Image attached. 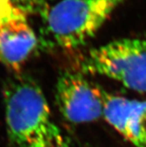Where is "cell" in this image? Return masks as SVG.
<instances>
[{
    "mask_svg": "<svg viewBox=\"0 0 146 147\" xmlns=\"http://www.w3.org/2000/svg\"><path fill=\"white\" fill-rule=\"evenodd\" d=\"M124 1L61 0L46 13V31L50 40L64 49L82 47Z\"/></svg>",
    "mask_w": 146,
    "mask_h": 147,
    "instance_id": "1",
    "label": "cell"
},
{
    "mask_svg": "<svg viewBox=\"0 0 146 147\" xmlns=\"http://www.w3.org/2000/svg\"><path fill=\"white\" fill-rule=\"evenodd\" d=\"M84 73L100 75L146 93V37L125 38L93 49L82 61Z\"/></svg>",
    "mask_w": 146,
    "mask_h": 147,
    "instance_id": "2",
    "label": "cell"
},
{
    "mask_svg": "<svg viewBox=\"0 0 146 147\" xmlns=\"http://www.w3.org/2000/svg\"><path fill=\"white\" fill-rule=\"evenodd\" d=\"M8 138L15 146L27 147L42 128L51 122L46 99L37 83L18 78L5 91Z\"/></svg>",
    "mask_w": 146,
    "mask_h": 147,
    "instance_id": "3",
    "label": "cell"
},
{
    "mask_svg": "<svg viewBox=\"0 0 146 147\" xmlns=\"http://www.w3.org/2000/svg\"><path fill=\"white\" fill-rule=\"evenodd\" d=\"M106 94L79 73H63L56 85L58 109L72 123H89L103 116Z\"/></svg>",
    "mask_w": 146,
    "mask_h": 147,
    "instance_id": "4",
    "label": "cell"
},
{
    "mask_svg": "<svg viewBox=\"0 0 146 147\" xmlns=\"http://www.w3.org/2000/svg\"><path fill=\"white\" fill-rule=\"evenodd\" d=\"M37 43L27 15L11 5L0 2V62L20 72Z\"/></svg>",
    "mask_w": 146,
    "mask_h": 147,
    "instance_id": "5",
    "label": "cell"
},
{
    "mask_svg": "<svg viewBox=\"0 0 146 147\" xmlns=\"http://www.w3.org/2000/svg\"><path fill=\"white\" fill-rule=\"evenodd\" d=\"M103 116L133 146L146 147V101L107 93Z\"/></svg>",
    "mask_w": 146,
    "mask_h": 147,
    "instance_id": "6",
    "label": "cell"
},
{
    "mask_svg": "<svg viewBox=\"0 0 146 147\" xmlns=\"http://www.w3.org/2000/svg\"><path fill=\"white\" fill-rule=\"evenodd\" d=\"M27 147H69L59 128L48 123L36 134Z\"/></svg>",
    "mask_w": 146,
    "mask_h": 147,
    "instance_id": "7",
    "label": "cell"
},
{
    "mask_svg": "<svg viewBox=\"0 0 146 147\" xmlns=\"http://www.w3.org/2000/svg\"><path fill=\"white\" fill-rule=\"evenodd\" d=\"M46 0H0L3 3L9 4L15 8L20 10L27 16L35 13L45 9Z\"/></svg>",
    "mask_w": 146,
    "mask_h": 147,
    "instance_id": "8",
    "label": "cell"
}]
</instances>
